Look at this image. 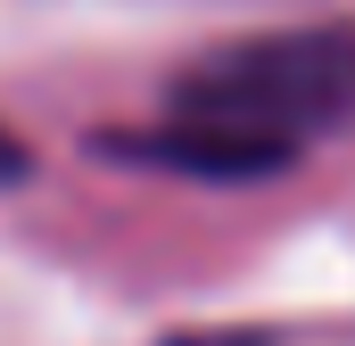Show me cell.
I'll return each instance as SVG.
<instances>
[{
  "mask_svg": "<svg viewBox=\"0 0 355 346\" xmlns=\"http://www.w3.org/2000/svg\"><path fill=\"white\" fill-rule=\"evenodd\" d=\"M347 116H355V25H306V33H265V42L198 58L174 83L166 124L116 149L198 173V181H265L314 132Z\"/></svg>",
  "mask_w": 355,
  "mask_h": 346,
  "instance_id": "6da1fadb",
  "label": "cell"
},
{
  "mask_svg": "<svg viewBox=\"0 0 355 346\" xmlns=\"http://www.w3.org/2000/svg\"><path fill=\"white\" fill-rule=\"evenodd\" d=\"M25 173H33V157H25V140H8V132H0V190H17Z\"/></svg>",
  "mask_w": 355,
  "mask_h": 346,
  "instance_id": "7a4b0ae2",
  "label": "cell"
}]
</instances>
